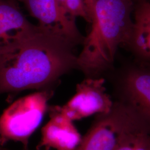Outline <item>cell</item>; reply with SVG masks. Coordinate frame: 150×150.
I'll list each match as a JSON object with an SVG mask.
<instances>
[{"mask_svg":"<svg viewBox=\"0 0 150 150\" xmlns=\"http://www.w3.org/2000/svg\"><path fill=\"white\" fill-rule=\"evenodd\" d=\"M38 26L31 35L0 49V94L40 88L77 69L75 45Z\"/></svg>","mask_w":150,"mask_h":150,"instance_id":"cell-1","label":"cell"},{"mask_svg":"<svg viewBox=\"0 0 150 150\" xmlns=\"http://www.w3.org/2000/svg\"><path fill=\"white\" fill-rule=\"evenodd\" d=\"M134 0H96L91 30L77 56V69L88 77L111 67L118 47L128 45L134 20Z\"/></svg>","mask_w":150,"mask_h":150,"instance_id":"cell-2","label":"cell"},{"mask_svg":"<svg viewBox=\"0 0 150 150\" xmlns=\"http://www.w3.org/2000/svg\"><path fill=\"white\" fill-rule=\"evenodd\" d=\"M48 90L23 97L0 115V146L15 141L27 149L30 137L38 129L48 109L52 96Z\"/></svg>","mask_w":150,"mask_h":150,"instance_id":"cell-3","label":"cell"},{"mask_svg":"<svg viewBox=\"0 0 150 150\" xmlns=\"http://www.w3.org/2000/svg\"><path fill=\"white\" fill-rule=\"evenodd\" d=\"M137 123L141 122L129 107L114 102L111 111L97 115L76 150H115L123 134Z\"/></svg>","mask_w":150,"mask_h":150,"instance_id":"cell-4","label":"cell"},{"mask_svg":"<svg viewBox=\"0 0 150 150\" xmlns=\"http://www.w3.org/2000/svg\"><path fill=\"white\" fill-rule=\"evenodd\" d=\"M114 102L106 92L102 77H87L78 83L76 93L58 110L72 121L111 111Z\"/></svg>","mask_w":150,"mask_h":150,"instance_id":"cell-5","label":"cell"},{"mask_svg":"<svg viewBox=\"0 0 150 150\" xmlns=\"http://www.w3.org/2000/svg\"><path fill=\"white\" fill-rule=\"evenodd\" d=\"M121 100L150 131V63L130 67L120 82Z\"/></svg>","mask_w":150,"mask_h":150,"instance_id":"cell-6","label":"cell"},{"mask_svg":"<svg viewBox=\"0 0 150 150\" xmlns=\"http://www.w3.org/2000/svg\"><path fill=\"white\" fill-rule=\"evenodd\" d=\"M30 14L37 19L38 26L66 38L74 45L83 43L81 35L76 23L57 0H18Z\"/></svg>","mask_w":150,"mask_h":150,"instance_id":"cell-7","label":"cell"},{"mask_svg":"<svg viewBox=\"0 0 150 150\" xmlns=\"http://www.w3.org/2000/svg\"><path fill=\"white\" fill-rule=\"evenodd\" d=\"M50 120L42 129L39 149L46 150H76L82 139L74 121L52 106Z\"/></svg>","mask_w":150,"mask_h":150,"instance_id":"cell-8","label":"cell"},{"mask_svg":"<svg viewBox=\"0 0 150 150\" xmlns=\"http://www.w3.org/2000/svg\"><path fill=\"white\" fill-rule=\"evenodd\" d=\"M18 1L0 0V49L15 43L38 30L22 13Z\"/></svg>","mask_w":150,"mask_h":150,"instance_id":"cell-9","label":"cell"},{"mask_svg":"<svg viewBox=\"0 0 150 150\" xmlns=\"http://www.w3.org/2000/svg\"><path fill=\"white\" fill-rule=\"evenodd\" d=\"M133 14L132 32L127 46L141 62L150 63V1L140 0Z\"/></svg>","mask_w":150,"mask_h":150,"instance_id":"cell-10","label":"cell"},{"mask_svg":"<svg viewBox=\"0 0 150 150\" xmlns=\"http://www.w3.org/2000/svg\"><path fill=\"white\" fill-rule=\"evenodd\" d=\"M115 150H150V131L141 123L128 129Z\"/></svg>","mask_w":150,"mask_h":150,"instance_id":"cell-11","label":"cell"},{"mask_svg":"<svg viewBox=\"0 0 150 150\" xmlns=\"http://www.w3.org/2000/svg\"><path fill=\"white\" fill-rule=\"evenodd\" d=\"M65 8L71 17L75 18L81 17L86 22L91 23V18L88 13L84 0H66Z\"/></svg>","mask_w":150,"mask_h":150,"instance_id":"cell-12","label":"cell"},{"mask_svg":"<svg viewBox=\"0 0 150 150\" xmlns=\"http://www.w3.org/2000/svg\"><path fill=\"white\" fill-rule=\"evenodd\" d=\"M84 1L86 5L87 10L88 11V13L91 18V22H92V20L94 13V9H95V5L96 0H84Z\"/></svg>","mask_w":150,"mask_h":150,"instance_id":"cell-13","label":"cell"},{"mask_svg":"<svg viewBox=\"0 0 150 150\" xmlns=\"http://www.w3.org/2000/svg\"><path fill=\"white\" fill-rule=\"evenodd\" d=\"M57 1H59V4L62 6L64 8V9L66 10V8H65V1H66V0H57Z\"/></svg>","mask_w":150,"mask_h":150,"instance_id":"cell-14","label":"cell"},{"mask_svg":"<svg viewBox=\"0 0 150 150\" xmlns=\"http://www.w3.org/2000/svg\"><path fill=\"white\" fill-rule=\"evenodd\" d=\"M13 1H18V0H13Z\"/></svg>","mask_w":150,"mask_h":150,"instance_id":"cell-15","label":"cell"},{"mask_svg":"<svg viewBox=\"0 0 150 150\" xmlns=\"http://www.w3.org/2000/svg\"><path fill=\"white\" fill-rule=\"evenodd\" d=\"M0 150H2L1 149V148H0Z\"/></svg>","mask_w":150,"mask_h":150,"instance_id":"cell-16","label":"cell"}]
</instances>
